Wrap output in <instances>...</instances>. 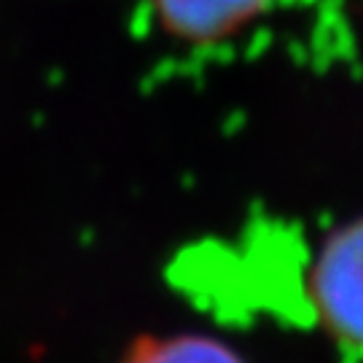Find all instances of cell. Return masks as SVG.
<instances>
[{
	"instance_id": "cell-1",
	"label": "cell",
	"mask_w": 363,
	"mask_h": 363,
	"mask_svg": "<svg viewBox=\"0 0 363 363\" xmlns=\"http://www.w3.org/2000/svg\"><path fill=\"white\" fill-rule=\"evenodd\" d=\"M301 298L331 347L363 361V213L323 234L307 261Z\"/></svg>"
},
{
	"instance_id": "cell-2",
	"label": "cell",
	"mask_w": 363,
	"mask_h": 363,
	"mask_svg": "<svg viewBox=\"0 0 363 363\" xmlns=\"http://www.w3.org/2000/svg\"><path fill=\"white\" fill-rule=\"evenodd\" d=\"M277 0H151L156 30L175 46L208 52L261 22Z\"/></svg>"
},
{
	"instance_id": "cell-3",
	"label": "cell",
	"mask_w": 363,
	"mask_h": 363,
	"mask_svg": "<svg viewBox=\"0 0 363 363\" xmlns=\"http://www.w3.org/2000/svg\"><path fill=\"white\" fill-rule=\"evenodd\" d=\"M116 363H250L232 342L208 331H156L132 339Z\"/></svg>"
}]
</instances>
